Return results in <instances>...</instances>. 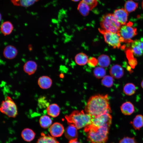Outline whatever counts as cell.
<instances>
[{"instance_id": "1", "label": "cell", "mask_w": 143, "mask_h": 143, "mask_svg": "<svg viewBox=\"0 0 143 143\" xmlns=\"http://www.w3.org/2000/svg\"><path fill=\"white\" fill-rule=\"evenodd\" d=\"M85 111L92 117L112 112L107 94H98L90 97L85 108Z\"/></svg>"}, {"instance_id": "2", "label": "cell", "mask_w": 143, "mask_h": 143, "mask_svg": "<svg viewBox=\"0 0 143 143\" xmlns=\"http://www.w3.org/2000/svg\"><path fill=\"white\" fill-rule=\"evenodd\" d=\"M110 126H97L91 124L84 127L88 140L91 143H106Z\"/></svg>"}, {"instance_id": "3", "label": "cell", "mask_w": 143, "mask_h": 143, "mask_svg": "<svg viewBox=\"0 0 143 143\" xmlns=\"http://www.w3.org/2000/svg\"><path fill=\"white\" fill-rule=\"evenodd\" d=\"M65 118L69 125L79 129L90 125L92 123V116L85 113L83 110H75Z\"/></svg>"}, {"instance_id": "4", "label": "cell", "mask_w": 143, "mask_h": 143, "mask_svg": "<svg viewBox=\"0 0 143 143\" xmlns=\"http://www.w3.org/2000/svg\"><path fill=\"white\" fill-rule=\"evenodd\" d=\"M100 25L101 29L105 31L117 33L121 25L115 19L113 14L104 15L101 18Z\"/></svg>"}, {"instance_id": "5", "label": "cell", "mask_w": 143, "mask_h": 143, "mask_svg": "<svg viewBox=\"0 0 143 143\" xmlns=\"http://www.w3.org/2000/svg\"><path fill=\"white\" fill-rule=\"evenodd\" d=\"M131 24V23H129L121 26L117 33L120 37L121 42L128 43L133 42L131 39L136 35L137 33L136 28L132 27Z\"/></svg>"}, {"instance_id": "6", "label": "cell", "mask_w": 143, "mask_h": 143, "mask_svg": "<svg viewBox=\"0 0 143 143\" xmlns=\"http://www.w3.org/2000/svg\"><path fill=\"white\" fill-rule=\"evenodd\" d=\"M1 111L9 117L15 118L17 114V106L12 99L7 96L2 101L0 108Z\"/></svg>"}, {"instance_id": "7", "label": "cell", "mask_w": 143, "mask_h": 143, "mask_svg": "<svg viewBox=\"0 0 143 143\" xmlns=\"http://www.w3.org/2000/svg\"><path fill=\"white\" fill-rule=\"evenodd\" d=\"M100 32L104 36L106 42L114 48H119L121 46L120 37L118 33L107 32L99 29Z\"/></svg>"}, {"instance_id": "8", "label": "cell", "mask_w": 143, "mask_h": 143, "mask_svg": "<svg viewBox=\"0 0 143 143\" xmlns=\"http://www.w3.org/2000/svg\"><path fill=\"white\" fill-rule=\"evenodd\" d=\"M112 118L111 116L109 113H106L97 116L92 117L91 124L97 126L104 125L110 126L111 124Z\"/></svg>"}, {"instance_id": "9", "label": "cell", "mask_w": 143, "mask_h": 143, "mask_svg": "<svg viewBox=\"0 0 143 143\" xmlns=\"http://www.w3.org/2000/svg\"><path fill=\"white\" fill-rule=\"evenodd\" d=\"M116 20L121 25L127 24L128 16V13L124 8H119L115 10L113 14Z\"/></svg>"}, {"instance_id": "10", "label": "cell", "mask_w": 143, "mask_h": 143, "mask_svg": "<svg viewBox=\"0 0 143 143\" xmlns=\"http://www.w3.org/2000/svg\"><path fill=\"white\" fill-rule=\"evenodd\" d=\"M49 131L52 136L58 137L61 136L64 130L62 124L59 123L55 122L50 126Z\"/></svg>"}, {"instance_id": "11", "label": "cell", "mask_w": 143, "mask_h": 143, "mask_svg": "<svg viewBox=\"0 0 143 143\" xmlns=\"http://www.w3.org/2000/svg\"><path fill=\"white\" fill-rule=\"evenodd\" d=\"M131 50L133 54L136 56L143 54V42L139 40H135L132 43Z\"/></svg>"}, {"instance_id": "12", "label": "cell", "mask_w": 143, "mask_h": 143, "mask_svg": "<svg viewBox=\"0 0 143 143\" xmlns=\"http://www.w3.org/2000/svg\"><path fill=\"white\" fill-rule=\"evenodd\" d=\"M17 53V50L14 46L9 45L5 48L3 51V54L5 58L11 60L16 57Z\"/></svg>"}, {"instance_id": "13", "label": "cell", "mask_w": 143, "mask_h": 143, "mask_svg": "<svg viewBox=\"0 0 143 143\" xmlns=\"http://www.w3.org/2000/svg\"><path fill=\"white\" fill-rule=\"evenodd\" d=\"M110 73L113 77L116 79H119L123 75L124 71L123 68L120 65L116 64L111 68Z\"/></svg>"}, {"instance_id": "14", "label": "cell", "mask_w": 143, "mask_h": 143, "mask_svg": "<svg viewBox=\"0 0 143 143\" xmlns=\"http://www.w3.org/2000/svg\"><path fill=\"white\" fill-rule=\"evenodd\" d=\"M77 129L74 126L69 125L65 130V137L70 140L77 139Z\"/></svg>"}, {"instance_id": "15", "label": "cell", "mask_w": 143, "mask_h": 143, "mask_svg": "<svg viewBox=\"0 0 143 143\" xmlns=\"http://www.w3.org/2000/svg\"><path fill=\"white\" fill-rule=\"evenodd\" d=\"M37 67L36 63L33 60H29L24 65L23 70L24 72L29 75L34 74Z\"/></svg>"}, {"instance_id": "16", "label": "cell", "mask_w": 143, "mask_h": 143, "mask_svg": "<svg viewBox=\"0 0 143 143\" xmlns=\"http://www.w3.org/2000/svg\"><path fill=\"white\" fill-rule=\"evenodd\" d=\"M38 84L39 87L43 89L49 88L52 84V81L49 77L43 76L39 78L38 80Z\"/></svg>"}, {"instance_id": "17", "label": "cell", "mask_w": 143, "mask_h": 143, "mask_svg": "<svg viewBox=\"0 0 143 143\" xmlns=\"http://www.w3.org/2000/svg\"><path fill=\"white\" fill-rule=\"evenodd\" d=\"M120 109L122 113L125 115H131L135 110L133 104L129 101L123 103L120 106Z\"/></svg>"}, {"instance_id": "18", "label": "cell", "mask_w": 143, "mask_h": 143, "mask_svg": "<svg viewBox=\"0 0 143 143\" xmlns=\"http://www.w3.org/2000/svg\"><path fill=\"white\" fill-rule=\"evenodd\" d=\"M47 114L53 118L57 117L59 114L60 109L59 106L56 104L50 105L47 108Z\"/></svg>"}, {"instance_id": "19", "label": "cell", "mask_w": 143, "mask_h": 143, "mask_svg": "<svg viewBox=\"0 0 143 143\" xmlns=\"http://www.w3.org/2000/svg\"><path fill=\"white\" fill-rule=\"evenodd\" d=\"M14 29V26L12 23L8 21L3 22L1 24L0 30L4 35H10Z\"/></svg>"}, {"instance_id": "20", "label": "cell", "mask_w": 143, "mask_h": 143, "mask_svg": "<svg viewBox=\"0 0 143 143\" xmlns=\"http://www.w3.org/2000/svg\"><path fill=\"white\" fill-rule=\"evenodd\" d=\"M130 123L135 130H139L143 127V115H137Z\"/></svg>"}, {"instance_id": "21", "label": "cell", "mask_w": 143, "mask_h": 143, "mask_svg": "<svg viewBox=\"0 0 143 143\" xmlns=\"http://www.w3.org/2000/svg\"><path fill=\"white\" fill-rule=\"evenodd\" d=\"M36 143H59L54 137L49 135H46L43 132L41 133V137Z\"/></svg>"}, {"instance_id": "22", "label": "cell", "mask_w": 143, "mask_h": 143, "mask_svg": "<svg viewBox=\"0 0 143 143\" xmlns=\"http://www.w3.org/2000/svg\"><path fill=\"white\" fill-rule=\"evenodd\" d=\"M35 133L32 129L26 128L23 130L21 133V136L23 140L27 142H30L34 138Z\"/></svg>"}, {"instance_id": "23", "label": "cell", "mask_w": 143, "mask_h": 143, "mask_svg": "<svg viewBox=\"0 0 143 143\" xmlns=\"http://www.w3.org/2000/svg\"><path fill=\"white\" fill-rule=\"evenodd\" d=\"M77 9L80 13L83 16H87L91 10L88 5L82 0L79 3Z\"/></svg>"}, {"instance_id": "24", "label": "cell", "mask_w": 143, "mask_h": 143, "mask_svg": "<svg viewBox=\"0 0 143 143\" xmlns=\"http://www.w3.org/2000/svg\"><path fill=\"white\" fill-rule=\"evenodd\" d=\"M76 63L80 65H86L88 62V59L87 55L83 53H80L77 54L75 58Z\"/></svg>"}, {"instance_id": "25", "label": "cell", "mask_w": 143, "mask_h": 143, "mask_svg": "<svg viewBox=\"0 0 143 143\" xmlns=\"http://www.w3.org/2000/svg\"><path fill=\"white\" fill-rule=\"evenodd\" d=\"M97 60L99 65L103 68L108 67L110 64V57L108 56L105 54H102L99 56Z\"/></svg>"}, {"instance_id": "26", "label": "cell", "mask_w": 143, "mask_h": 143, "mask_svg": "<svg viewBox=\"0 0 143 143\" xmlns=\"http://www.w3.org/2000/svg\"><path fill=\"white\" fill-rule=\"evenodd\" d=\"M138 6L137 3L133 0H128L125 2L124 8L128 13H130L135 11Z\"/></svg>"}, {"instance_id": "27", "label": "cell", "mask_w": 143, "mask_h": 143, "mask_svg": "<svg viewBox=\"0 0 143 143\" xmlns=\"http://www.w3.org/2000/svg\"><path fill=\"white\" fill-rule=\"evenodd\" d=\"M39 0H11L15 5L25 7L29 6Z\"/></svg>"}, {"instance_id": "28", "label": "cell", "mask_w": 143, "mask_h": 143, "mask_svg": "<svg viewBox=\"0 0 143 143\" xmlns=\"http://www.w3.org/2000/svg\"><path fill=\"white\" fill-rule=\"evenodd\" d=\"M52 123V121L51 119L47 115L42 116L39 119V123L40 125L44 128H48L51 125Z\"/></svg>"}, {"instance_id": "29", "label": "cell", "mask_w": 143, "mask_h": 143, "mask_svg": "<svg viewBox=\"0 0 143 143\" xmlns=\"http://www.w3.org/2000/svg\"><path fill=\"white\" fill-rule=\"evenodd\" d=\"M126 53L129 64L131 68H134L137 62L136 59L133 57V53L131 50L129 49L127 50Z\"/></svg>"}, {"instance_id": "30", "label": "cell", "mask_w": 143, "mask_h": 143, "mask_svg": "<svg viewBox=\"0 0 143 143\" xmlns=\"http://www.w3.org/2000/svg\"><path fill=\"white\" fill-rule=\"evenodd\" d=\"M135 85L132 83H128L126 84L123 88L124 93L127 95L131 96L134 94L136 91Z\"/></svg>"}, {"instance_id": "31", "label": "cell", "mask_w": 143, "mask_h": 143, "mask_svg": "<svg viewBox=\"0 0 143 143\" xmlns=\"http://www.w3.org/2000/svg\"><path fill=\"white\" fill-rule=\"evenodd\" d=\"M93 74L95 77L99 79L104 77L106 74V71L103 68L98 66L96 67L93 71Z\"/></svg>"}, {"instance_id": "32", "label": "cell", "mask_w": 143, "mask_h": 143, "mask_svg": "<svg viewBox=\"0 0 143 143\" xmlns=\"http://www.w3.org/2000/svg\"><path fill=\"white\" fill-rule=\"evenodd\" d=\"M102 84L107 87H111L113 83V79L111 76L106 75L104 77L102 81Z\"/></svg>"}, {"instance_id": "33", "label": "cell", "mask_w": 143, "mask_h": 143, "mask_svg": "<svg viewBox=\"0 0 143 143\" xmlns=\"http://www.w3.org/2000/svg\"><path fill=\"white\" fill-rule=\"evenodd\" d=\"M119 143H137L134 137H125L119 141Z\"/></svg>"}, {"instance_id": "34", "label": "cell", "mask_w": 143, "mask_h": 143, "mask_svg": "<svg viewBox=\"0 0 143 143\" xmlns=\"http://www.w3.org/2000/svg\"><path fill=\"white\" fill-rule=\"evenodd\" d=\"M90 7L91 10L95 7L97 5L98 0H82Z\"/></svg>"}, {"instance_id": "35", "label": "cell", "mask_w": 143, "mask_h": 143, "mask_svg": "<svg viewBox=\"0 0 143 143\" xmlns=\"http://www.w3.org/2000/svg\"><path fill=\"white\" fill-rule=\"evenodd\" d=\"M88 62L90 66L92 67L95 66L98 63V60L93 57L90 59Z\"/></svg>"}, {"instance_id": "36", "label": "cell", "mask_w": 143, "mask_h": 143, "mask_svg": "<svg viewBox=\"0 0 143 143\" xmlns=\"http://www.w3.org/2000/svg\"><path fill=\"white\" fill-rule=\"evenodd\" d=\"M69 143H81L78 142L77 140V139L72 140H70Z\"/></svg>"}, {"instance_id": "37", "label": "cell", "mask_w": 143, "mask_h": 143, "mask_svg": "<svg viewBox=\"0 0 143 143\" xmlns=\"http://www.w3.org/2000/svg\"><path fill=\"white\" fill-rule=\"evenodd\" d=\"M141 86L142 88L143 89V80H142L141 83Z\"/></svg>"}, {"instance_id": "38", "label": "cell", "mask_w": 143, "mask_h": 143, "mask_svg": "<svg viewBox=\"0 0 143 143\" xmlns=\"http://www.w3.org/2000/svg\"><path fill=\"white\" fill-rule=\"evenodd\" d=\"M29 50H30L31 49L32 50V46L31 45H30L29 46Z\"/></svg>"}, {"instance_id": "39", "label": "cell", "mask_w": 143, "mask_h": 143, "mask_svg": "<svg viewBox=\"0 0 143 143\" xmlns=\"http://www.w3.org/2000/svg\"><path fill=\"white\" fill-rule=\"evenodd\" d=\"M72 1H73L74 2H77L78 1H79L80 0H71Z\"/></svg>"}, {"instance_id": "40", "label": "cell", "mask_w": 143, "mask_h": 143, "mask_svg": "<svg viewBox=\"0 0 143 143\" xmlns=\"http://www.w3.org/2000/svg\"><path fill=\"white\" fill-rule=\"evenodd\" d=\"M143 9V0L142 2V5H141Z\"/></svg>"}, {"instance_id": "41", "label": "cell", "mask_w": 143, "mask_h": 143, "mask_svg": "<svg viewBox=\"0 0 143 143\" xmlns=\"http://www.w3.org/2000/svg\"></svg>"}]
</instances>
